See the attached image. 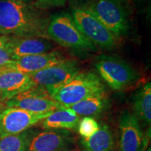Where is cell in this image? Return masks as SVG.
Returning a JSON list of instances; mask_svg holds the SVG:
<instances>
[{"label":"cell","mask_w":151,"mask_h":151,"mask_svg":"<svg viewBox=\"0 0 151 151\" xmlns=\"http://www.w3.org/2000/svg\"><path fill=\"white\" fill-rule=\"evenodd\" d=\"M49 22L37 7L17 0H0V35L49 39Z\"/></svg>","instance_id":"1"},{"label":"cell","mask_w":151,"mask_h":151,"mask_svg":"<svg viewBox=\"0 0 151 151\" xmlns=\"http://www.w3.org/2000/svg\"><path fill=\"white\" fill-rule=\"evenodd\" d=\"M104 92V86L97 75L91 72H79L52 97L60 107L69 108L86 98Z\"/></svg>","instance_id":"2"},{"label":"cell","mask_w":151,"mask_h":151,"mask_svg":"<svg viewBox=\"0 0 151 151\" xmlns=\"http://www.w3.org/2000/svg\"><path fill=\"white\" fill-rule=\"evenodd\" d=\"M47 35L62 46L79 50H94L96 47L77 27L71 16L57 15L52 17L47 28Z\"/></svg>","instance_id":"3"},{"label":"cell","mask_w":151,"mask_h":151,"mask_svg":"<svg viewBox=\"0 0 151 151\" xmlns=\"http://www.w3.org/2000/svg\"><path fill=\"white\" fill-rule=\"evenodd\" d=\"M71 16L81 33L94 46L103 48L115 46L116 37L86 7L73 9Z\"/></svg>","instance_id":"4"},{"label":"cell","mask_w":151,"mask_h":151,"mask_svg":"<svg viewBox=\"0 0 151 151\" xmlns=\"http://www.w3.org/2000/svg\"><path fill=\"white\" fill-rule=\"evenodd\" d=\"M115 37L125 35L129 24L124 9L116 0H96L86 7Z\"/></svg>","instance_id":"5"},{"label":"cell","mask_w":151,"mask_h":151,"mask_svg":"<svg viewBox=\"0 0 151 151\" xmlns=\"http://www.w3.org/2000/svg\"><path fill=\"white\" fill-rule=\"evenodd\" d=\"M94 66L110 88L118 91L127 88L137 78L136 71L129 65L115 57L100 56Z\"/></svg>","instance_id":"6"},{"label":"cell","mask_w":151,"mask_h":151,"mask_svg":"<svg viewBox=\"0 0 151 151\" xmlns=\"http://www.w3.org/2000/svg\"><path fill=\"white\" fill-rule=\"evenodd\" d=\"M78 73L79 69L76 62L73 60H65L29 76L34 84L42 87L52 97L62 86Z\"/></svg>","instance_id":"7"},{"label":"cell","mask_w":151,"mask_h":151,"mask_svg":"<svg viewBox=\"0 0 151 151\" xmlns=\"http://www.w3.org/2000/svg\"><path fill=\"white\" fill-rule=\"evenodd\" d=\"M148 136L134 113L124 111L118 120V151H144Z\"/></svg>","instance_id":"8"},{"label":"cell","mask_w":151,"mask_h":151,"mask_svg":"<svg viewBox=\"0 0 151 151\" xmlns=\"http://www.w3.org/2000/svg\"><path fill=\"white\" fill-rule=\"evenodd\" d=\"M52 112L37 113L16 107H8L0 112V138L16 135L42 121Z\"/></svg>","instance_id":"9"},{"label":"cell","mask_w":151,"mask_h":151,"mask_svg":"<svg viewBox=\"0 0 151 151\" xmlns=\"http://www.w3.org/2000/svg\"><path fill=\"white\" fill-rule=\"evenodd\" d=\"M6 104L8 107L20 108L37 113L53 112L61 108L44 88L36 85L17 94Z\"/></svg>","instance_id":"10"},{"label":"cell","mask_w":151,"mask_h":151,"mask_svg":"<svg viewBox=\"0 0 151 151\" xmlns=\"http://www.w3.org/2000/svg\"><path fill=\"white\" fill-rule=\"evenodd\" d=\"M73 137L69 130L33 131L26 151H61L71 144Z\"/></svg>","instance_id":"11"},{"label":"cell","mask_w":151,"mask_h":151,"mask_svg":"<svg viewBox=\"0 0 151 151\" xmlns=\"http://www.w3.org/2000/svg\"><path fill=\"white\" fill-rule=\"evenodd\" d=\"M6 37L7 45L13 60L51 51L52 44L48 39L41 37Z\"/></svg>","instance_id":"12"},{"label":"cell","mask_w":151,"mask_h":151,"mask_svg":"<svg viewBox=\"0 0 151 151\" xmlns=\"http://www.w3.org/2000/svg\"><path fill=\"white\" fill-rule=\"evenodd\" d=\"M66 60L58 51H50L46 53L24 56L14 60L5 69H10L18 72L30 75L46 69Z\"/></svg>","instance_id":"13"},{"label":"cell","mask_w":151,"mask_h":151,"mask_svg":"<svg viewBox=\"0 0 151 151\" xmlns=\"http://www.w3.org/2000/svg\"><path fill=\"white\" fill-rule=\"evenodd\" d=\"M34 86L29 75L10 69H0V101H9Z\"/></svg>","instance_id":"14"},{"label":"cell","mask_w":151,"mask_h":151,"mask_svg":"<svg viewBox=\"0 0 151 151\" xmlns=\"http://www.w3.org/2000/svg\"><path fill=\"white\" fill-rule=\"evenodd\" d=\"M80 117L69 108H60L41 121L45 129L76 130L78 129Z\"/></svg>","instance_id":"15"},{"label":"cell","mask_w":151,"mask_h":151,"mask_svg":"<svg viewBox=\"0 0 151 151\" xmlns=\"http://www.w3.org/2000/svg\"><path fill=\"white\" fill-rule=\"evenodd\" d=\"M80 145L84 151H114V137L109 126L101 124L91 137L81 138Z\"/></svg>","instance_id":"16"},{"label":"cell","mask_w":151,"mask_h":151,"mask_svg":"<svg viewBox=\"0 0 151 151\" xmlns=\"http://www.w3.org/2000/svg\"><path fill=\"white\" fill-rule=\"evenodd\" d=\"M109 106V99L104 92L86 98L69 107V109L79 117H91L99 115Z\"/></svg>","instance_id":"17"},{"label":"cell","mask_w":151,"mask_h":151,"mask_svg":"<svg viewBox=\"0 0 151 151\" xmlns=\"http://www.w3.org/2000/svg\"><path fill=\"white\" fill-rule=\"evenodd\" d=\"M133 108L134 116L139 122L150 127L151 122V83H147L136 93Z\"/></svg>","instance_id":"18"},{"label":"cell","mask_w":151,"mask_h":151,"mask_svg":"<svg viewBox=\"0 0 151 151\" xmlns=\"http://www.w3.org/2000/svg\"><path fill=\"white\" fill-rule=\"evenodd\" d=\"M32 130L0 138V151H26Z\"/></svg>","instance_id":"19"},{"label":"cell","mask_w":151,"mask_h":151,"mask_svg":"<svg viewBox=\"0 0 151 151\" xmlns=\"http://www.w3.org/2000/svg\"><path fill=\"white\" fill-rule=\"evenodd\" d=\"M99 124L92 117H84L80 120L78 130L82 138H88L99 129Z\"/></svg>","instance_id":"20"},{"label":"cell","mask_w":151,"mask_h":151,"mask_svg":"<svg viewBox=\"0 0 151 151\" xmlns=\"http://www.w3.org/2000/svg\"><path fill=\"white\" fill-rule=\"evenodd\" d=\"M14 62L7 45L6 37L0 35V69L8 67Z\"/></svg>","instance_id":"21"},{"label":"cell","mask_w":151,"mask_h":151,"mask_svg":"<svg viewBox=\"0 0 151 151\" xmlns=\"http://www.w3.org/2000/svg\"><path fill=\"white\" fill-rule=\"evenodd\" d=\"M67 0H37L35 6L40 9L61 7L64 6Z\"/></svg>","instance_id":"22"},{"label":"cell","mask_w":151,"mask_h":151,"mask_svg":"<svg viewBox=\"0 0 151 151\" xmlns=\"http://www.w3.org/2000/svg\"><path fill=\"white\" fill-rule=\"evenodd\" d=\"M17 1H22V2L27 3V2H28V1H29L30 0H17Z\"/></svg>","instance_id":"23"},{"label":"cell","mask_w":151,"mask_h":151,"mask_svg":"<svg viewBox=\"0 0 151 151\" xmlns=\"http://www.w3.org/2000/svg\"><path fill=\"white\" fill-rule=\"evenodd\" d=\"M116 1H118V2H125V1H127V0H116Z\"/></svg>","instance_id":"24"},{"label":"cell","mask_w":151,"mask_h":151,"mask_svg":"<svg viewBox=\"0 0 151 151\" xmlns=\"http://www.w3.org/2000/svg\"><path fill=\"white\" fill-rule=\"evenodd\" d=\"M146 151H151V149H150V146H149L148 148L146 149Z\"/></svg>","instance_id":"25"},{"label":"cell","mask_w":151,"mask_h":151,"mask_svg":"<svg viewBox=\"0 0 151 151\" xmlns=\"http://www.w3.org/2000/svg\"><path fill=\"white\" fill-rule=\"evenodd\" d=\"M1 104H0V112H1Z\"/></svg>","instance_id":"26"},{"label":"cell","mask_w":151,"mask_h":151,"mask_svg":"<svg viewBox=\"0 0 151 151\" xmlns=\"http://www.w3.org/2000/svg\"><path fill=\"white\" fill-rule=\"evenodd\" d=\"M70 1V0H69ZM71 1H78V0H71Z\"/></svg>","instance_id":"27"},{"label":"cell","mask_w":151,"mask_h":151,"mask_svg":"<svg viewBox=\"0 0 151 151\" xmlns=\"http://www.w3.org/2000/svg\"><path fill=\"white\" fill-rule=\"evenodd\" d=\"M136 1H138V0H136Z\"/></svg>","instance_id":"28"}]
</instances>
